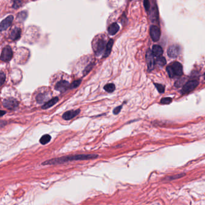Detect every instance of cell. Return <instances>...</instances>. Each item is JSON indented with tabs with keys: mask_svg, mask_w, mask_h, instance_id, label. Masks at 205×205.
<instances>
[{
	"mask_svg": "<svg viewBox=\"0 0 205 205\" xmlns=\"http://www.w3.org/2000/svg\"><path fill=\"white\" fill-rule=\"evenodd\" d=\"M99 155L95 153L89 154H77L73 155L64 156L59 158H52L48 160H46L42 163V166H51V165H59L65 164L73 161H84L90 160L98 158Z\"/></svg>",
	"mask_w": 205,
	"mask_h": 205,
	"instance_id": "1",
	"label": "cell"
},
{
	"mask_svg": "<svg viewBox=\"0 0 205 205\" xmlns=\"http://www.w3.org/2000/svg\"><path fill=\"white\" fill-rule=\"evenodd\" d=\"M106 43L103 38H98L95 40L93 43V48L95 54L98 56L100 55L103 51L105 47L106 48Z\"/></svg>",
	"mask_w": 205,
	"mask_h": 205,
	"instance_id": "2",
	"label": "cell"
},
{
	"mask_svg": "<svg viewBox=\"0 0 205 205\" xmlns=\"http://www.w3.org/2000/svg\"><path fill=\"white\" fill-rule=\"evenodd\" d=\"M199 85V82L196 80H192L187 82L183 87L182 93L183 94L188 93L193 91Z\"/></svg>",
	"mask_w": 205,
	"mask_h": 205,
	"instance_id": "3",
	"label": "cell"
},
{
	"mask_svg": "<svg viewBox=\"0 0 205 205\" xmlns=\"http://www.w3.org/2000/svg\"><path fill=\"white\" fill-rule=\"evenodd\" d=\"M13 56V51L11 48L9 46H5L1 52V60L4 62H8L10 61Z\"/></svg>",
	"mask_w": 205,
	"mask_h": 205,
	"instance_id": "4",
	"label": "cell"
},
{
	"mask_svg": "<svg viewBox=\"0 0 205 205\" xmlns=\"http://www.w3.org/2000/svg\"><path fill=\"white\" fill-rule=\"evenodd\" d=\"M19 103L15 99L13 98H10L4 100L2 102L3 106L8 109H14L16 108L17 107Z\"/></svg>",
	"mask_w": 205,
	"mask_h": 205,
	"instance_id": "5",
	"label": "cell"
},
{
	"mask_svg": "<svg viewBox=\"0 0 205 205\" xmlns=\"http://www.w3.org/2000/svg\"><path fill=\"white\" fill-rule=\"evenodd\" d=\"M146 62L147 64L148 71H150L153 70L155 66V60L153 52L150 49H148L146 52Z\"/></svg>",
	"mask_w": 205,
	"mask_h": 205,
	"instance_id": "6",
	"label": "cell"
},
{
	"mask_svg": "<svg viewBox=\"0 0 205 205\" xmlns=\"http://www.w3.org/2000/svg\"><path fill=\"white\" fill-rule=\"evenodd\" d=\"M71 84L69 83L68 81L65 80H62L58 81L55 86V90L60 92H66L68 89H70Z\"/></svg>",
	"mask_w": 205,
	"mask_h": 205,
	"instance_id": "7",
	"label": "cell"
},
{
	"mask_svg": "<svg viewBox=\"0 0 205 205\" xmlns=\"http://www.w3.org/2000/svg\"><path fill=\"white\" fill-rule=\"evenodd\" d=\"M150 36L152 37V39L154 42H156L160 38L161 31H160L159 28L158 27H156V25H152L150 27Z\"/></svg>",
	"mask_w": 205,
	"mask_h": 205,
	"instance_id": "8",
	"label": "cell"
},
{
	"mask_svg": "<svg viewBox=\"0 0 205 205\" xmlns=\"http://www.w3.org/2000/svg\"><path fill=\"white\" fill-rule=\"evenodd\" d=\"M173 69V71L174 72V74L175 75V77H181L182 75L183 74V68H182V65L178 62H173L171 66H170Z\"/></svg>",
	"mask_w": 205,
	"mask_h": 205,
	"instance_id": "9",
	"label": "cell"
},
{
	"mask_svg": "<svg viewBox=\"0 0 205 205\" xmlns=\"http://www.w3.org/2000/svg\"><path fill=\"white\" fill-rule=\"evenodd\" d=\"M180 53V47L178 45H172L167 50V54L171 58L177 57Z\"/></svg>",
	"mask_w": 205,
	"mask_h": 205,
	"instance_id": "10",
	"label": "cell"
},
{
	"mask_svg": "<svg viewBox=\"0 0 205 205\" xmlns=\"http://www.w3.org/2000/svg\"><path fill=\"white\" fill-rule=\"evenodd\" d=\"M13 20V16L12 15H10L7 16L6 18H5L4 20H2L0 24L1 31H2L4 30H5L7 28H8L10 25H11V24L12 23Z\"/></svg>",
	"mask_w": 205,
	"mask_h": 205,
	"instance_id": "11",
	"label": "cell"
},
{
	"mask_svg": "<svg viewBox=\"0 0 205 205\" xmlns=\"http://www.w3.org/2000/svg\"><path fill=\"white\" fill-rule=\"evenodd\" d=\"M80 112V109H77V110H70L68 111L65 112L63 114V118L66 120H69L71 119H72L73 118L75 117L77 115H78Z\"/></svg>",
	"mask_w": 205,
	"mask_h": 205,
	"instance_id": "12",
	"label": "cell"
},
{
	"mask_svg": "<svg viewBox=\"0 0 205 205\" xmlns=\"http://www.w3.org/2000/svg\"><path fill=\"white\" fill-rule=\"evenodd\" d=\"M21 36V30L18 27L13 28L10 33V38L12 40H17L20 39Z\"/></svg>",
	"mask_w": 205,
	"mask_h": 205,
	"instance_id": "13",
	"label": "cell"
},
{
	"mask_svg": "<svg viewBox=\"0 0 205 205\" xmlns=\"http://www.w3.org/2000/svg\"><path fill=\"white\" fill-rule=\"evenodd\" d=\"M49 97V95L48 92H44V93H39L37 96L36 97V99L37 102L39 104L43 103L45 102Z\"/></svg>",
	"mask_w": 205,
	"mask_h": 205,
	"instance_id": "14",
	"label": "cell"
},
{
	"mask_svg": "<svg viewBox=\"0 0 205 205\" xmlns=\"http://www.w3.org/2000/svg\"><path fill=\"white\" fill-rule=\"evenodd\" d=\"M119 29H120V27L117 23H112V24L109 25L108 29V31L110 35L113 36L118 31Z\"/></svg>",
	"mask_w": 205,
	"mask_h": 205,
	"instance_id": "15",
	"label": "cell"
},
{
	"mask_svg": "<svg viewBox=\"0 0 205 205\" xmlns=\"http://www.w3.org/2000/svg\"><path fill=\"white\" fill-rule=\"evenodd\" d=\"M113 40L112 39H110L108 43H106V49H105V51L103 54V58H106L107 57H108L111 52V49H112V45H113Z\"/></svg>",
	"mask_w": 205,
	"mask_h": 205,
	"instance_id": "16",
	"label": "cell"
},
{
	"mask_svg": "<svg viewBox=\"0 0 205 205\" xmlns=\"http://www.w3.org/2000/svg\"><path fill=\"white\" fill-rule=\"evenodd\" d=\"M152 52L153 55L159 57L163 54V49L159 45H154L152 48Z\"/></svg>",
	"mask_w": 205,
	"mask_h": 205,
	"instance_id": "17",
	"label": "cell"
},
{
	"mask_svg": "<svg viewBox=\"0 0 205 205\" xmlns=\"http://www.w3.org/2000/svg\"><path fill=\"white\" fill-rule=\"evenodd\" d=\"M58 101V98L57 97H55V98H52V99L49 100V101H48L47 102L45 103L42 107V109H48V108H51V106H52L53 105H54Z\"/></svg>",
	"mask_w": 205,
	"mask_h": 205,
	"instance_id": "18",
	"label": "cell"
},
{
	"mask_svg": "<svg viewBox=\"0 0 205 205\" xmlns=\"http://www.w3.org/2000/svg\"><path fill=\"white\" fill-rule=\"evenodd\" d=\"M51 140V136L49 134H45L40 138V143L43 145H45L50 142Z\"/></svg>",
	"mask_w": 205,
	"mask_h": 205,
	"instance_id": "19",
	"label": "cell"
},
{
	"mask_svg": "<svg viewBox=\"0 0 205 205\" xmlns=\"http://www.w3.org/2000/svg\"><path fill=\"white\" fill-rule=\"evenodd\" d=\"M103 89L108 93H112L115 90V85L114 84L109 83V84H107L106 85H105L104 86Z\"/></svg>",
	"mask_w": 205,
	"mask_h": 205,
	"instance_id": "20",
	"label": "cell"
},
{
	"mask_svg": "<svg viewBox=\"0 0 205 205\" xmlns=\"http://www.w3.org/2000/svg\"><path fill=\"white\" fill-rule=\"evenodd\" d=\"M27 17V13L25 11H22L18 13L17 16V19L20 22H23Z\"/></svg>",
	"mask_w": 205,
	"mask_h": 205,
	"instance_id": "21",
	"label": "cell"
},
{
	"mask_svg": "<svg viewBox=\"0 0 205 205\" xmlns=\"http://www.w3.org/2000/svg\"><path fill=\"white\" fill-rule=\"evenodd\" d=\"M156 63L160 66H163L166 64V60L163 57H158L156 60Z\"/></svg>",
	"mask_w": 205,
	"mask_h": 205,
	"instance_id": "22",
	"label": "cell"
},
{
	"mask_svg": "<svg viewBox=\"0 0 205 205\" xmlns=\"http://www.w3.org/2000/svg\"><path fill=\"white\" fill-rule=\"evenodd\" d=\"M81 83V80H76L75 81H74L70 86V89H75L77 87H78Z\"/></svg>",
	"mask_w": 205,
	"mask_h": 205,
	"instance_id": "23",
	"label": "cell"
},
{
	"mask_svg": "<svg viewBox=\"0 0 205 205\" xmlns=\"http://www.w3.org/2000/svg\"><path fill=\"white\" fill-rule=\"evenodd\" d=\"M94 66V64L93 63H91L90 65H89L87 66V67H86V68L84 69V72H83V74H84V76L86 75L87 74H88L90 71L92 70V69L93 68V66Z\"/></svg>",
	"mask_w": 205,
	"mask_h": 205,
	"instance_id": "24",
	"label": "cell"
},
{
	"mask_svg": "<svg viewBox=\"0 0 205 205\" xmlns=\"http://www.w3.org/2000/svg\"><path fill=\"white\" fill-rule=\"evenodd\" d=\"M155 86L156 88V89L158 90V91L160 93H162L164 92L165 90V87L164 86L159 84H155Z\"/></svg>",
	"mask_w": 205,
	"mask_h": 205,
	"instance_id": "25",
	"label": "cell"
},
{
	"mask_svg": "<svg viewBox=\"0 0 205 205\" xmlns=\"http://www.w3.org/2000/svg\"><path fill=\"white\" fill-rule=\"evenodd\" d=\"M166 70H167V72H168V74H169V77L170 78H174L175 77V75L174 74V72L173 71V69H172V67L170 66H167Z\"/></svg>",
	"mask_w": 205,
	"mask_h": 205,
	"instance_id": "26",
	"label": "cell"
},
{
	"mask_svg": "<svg viewBox=\"0 0 205 205\" xmlns=\"http://www.w3.org/2000/svg\"><path fill=\"white\" fill-rule=\"evenodd\" d=\"M184 176H185V173H181V174H179V175H174L172 177H169L168 179L170 181V180H175V179H179L181 178L184 177Z\"/></svg>",
	"mask_w": 205,
	"mask_h": 205,
	"instance_id": "27",
	"label": "cell"
},
{
	"mask_svg": "<svg viewBox=\"0 0 205 205\" xmlns=\"http://www.w3.org/2000/svg\"><path fill=\"white\" fill-rule=\"evenodd\" d=\"M172 99L171 98H164L161 100V103L163 104H169L172 102Z\"/></svg>",
	"mask_w": 205,
	"mask_h": 205,
	"instance_id": "28",
	"label": "cell"
},
{
	"mask_svg": "<svg viewBox=\"0 0 205 205\" xmlns=\"http://www.w3.org/2000/svg\"><path fill=\"white\" fill-rule=\"evenodd\" d=\"M5 74L3 73V72H1L0 73V82H1V86H2L4 83L5 82Z\"/></svg>",
	"mask_w": 205,
	"mask_h": 205,
	"instance_id": "29",
	"label": "cell"
},
{
	"mask_svg": "<svg viewBox=\"0 0 205 205\" xmlns=\"http://www.w3.org/2000/svg\"><path fill=\"white\" fill-rule=\"evenodd\" d=\"M121 108H122V105L118 106L116 107L115 108H114V110H113V113H114V114H118L120 112V111H121Z\"/></svg>",
	"mask_w": 205,
	"mask_h": 205,
	"instance_id": "30",
	"label": "cell"
},
{
	"mask_svg": "<svg viewBox=\"0 0 205 205\" xmlns=\"http://www.w3.org/2000/svg\"><path fill=\"white\" fill-rule=\"evenodd\" d=\"M22 1H14V4L13 5V7L14 8H17L20 7V5L21 4Z\"/></svg>",
	"mask_w": 205,
	"mask_h": 205,
	"instance_id": "31",
	"label": "cell"
},
{
	"mask_svg": "<svg viewBox=\"0 0 205 205\" xmlns=\"http://www.w3.org/2000/svg\"><path fill=\"white\" fill-rule=\"evenodd\" d=\"M144 6L146 10H149L150 8V2L147 0H146L144 1Z\"/></svg>",
	"mask_w": 205,
	"mask_h": 205,
	"instance_id": "32",
	"label": "cell"
},
{
	"mask_svg": "<svg viewBox=\"0 0 205 205\" xmlns=\"http://www.w3.org/2000/svg\"><path fill=\"white\" fill-rule=\"evenodd\" d=\"M4 114H5V112L4 111H1V116H2Z\"/></svg>",
	"mask_w": 205,
	"mask_h": 205,
	"instance_id": "33",
	"label": "cell"
},
{
	"mask_svg": "<svg viewBox=\"0 0 205 205\" xmlns=\"http://www.w3.org/2000/svg\"><path fill=\"white\" fill-rule=\"evenodd\" d=\"M204 78H205V74H204Z\"/></svg>",
	"mask_w": 205,
	"mask_h": 205,
	"instance_id": "34",
	"label": "cell"
}]
</instances>
